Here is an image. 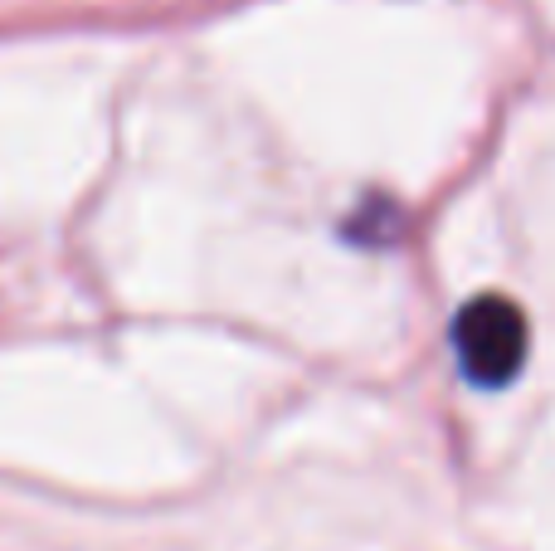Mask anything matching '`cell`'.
Instances as JSON below:
<instances>
[{
    "label": "cell",
    "mask_w": 555,
    "mask_h": 551,
    "mask_svg": "<svg viewBox=\"0 0 555 551\" xmlns=\"http://www.w3.org/2000/svg\"><path fill=\"white\" fill-rule=\"evenodd\" d=\"M453 347H459L463 361V376L473 386H512L527 367V347H531V332H527V312L517 308L512 298L502 293H482V298L463 303L459 322H453Z\"/></svg>",
    "instance_id": "cell-1"
}]
</instances>
